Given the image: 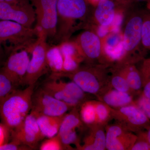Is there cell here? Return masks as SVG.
<instances>
[{"label": "cell", "instance_id": "cell-22", "mask_svg": "<svg viewBox=\"0 0 150 150\" xmlns=\"http://www.w3.org/2000/svg\"><path fill=\"white\" fill-rule=\"evenodd\" d=\"M48 67L52 74L61 72L63 71L64 58L59 47H50L47 54Z\"/></svg>", "mask_w": 150, "mask_h": 150}, {"label": "cell", "instance_id": "cell-33", "mask_svg": "<svg viewBox=\"0 0 150 150\" xmlns=\"http://www.w3.org/2000/svg\"><path fill=\"white\" fill-rule=\"evenodd\" d=\"M134 102L150 119V99L141 95Z\"/></svg>", "mask_w": 150, "mask_h": 150}, {"label": "cell", "instance_id": "cell-26", "mask_svg": "<svg viewBox=\"0 0 150 150\" xmlns=\"http://www.w3.org/2000/svg\"><path fill=\"white\" fill-rule=\"evenodd\" d=\"M109 84L112 88L134 95L125 77L121 71L113 74L109 77Z\"/></svg>", "mask_w": 150, "mask_h": 150}, {"label": "cell", "instance_id": "cell-39", "mask_svg": "<svg viewBox=\"0 0 150 150\" xmlns=\"http://www.w3.org/2000/svg\"><path fill=\"white\" fill-rule=\"evenodd\" d=\"M148 72L147 73V75H146V77H145V79H144L143 81L145 80L146 79H150V66L149 67V69L148 71Z\"/></svg>", "mask_w": 150, "mask_h": 150}, {"label": "cell", "instance_id": "cell-17", "mask_svg": "<svg viewBox=\"0 0 150 150\" xmlns=\"http://www.w3.org/2000/svg\"><path fill=\"white\" fill-rule=\"evenodd\" d=\"M42 88L56 99L67 103L71 108H79L82 103L70 96L59 83L57 79L50 77V79L43 83Z\"/></svg>", "mask_w": 150, "mask_h": 150}, {"label": "cell", "instance_id": "cell-15", "mask_svg": "<svg viewBox=\"0 0 150 150\" xmlns=\"http://www.w3.org/2000/svg\"><path fill=\"white\" fill-rule=\"evenodd\" d=\"M89 131L83 139V144L79 150H104L105 147V126L98 124L88 127Z\"/></svg>", "mask_w": 150, "mask_h": 150}, {"label": "cell", "instance_id": "cell-34", "mask_svg": "<svg viewBox=\"0 0 150 150\" xmlns=\"http://www.w3.org/2000/svg\"><path fill=\"white\" fill-rule=\"evenodd\" d=\"M31 149L29 147L22 144L16 141L12 140L9 143H5L0 146V150H18Z\"/></svg>", "mask_w": 150, "mask_h": 150}, {"label": "cell", "instance_id": "cell-30", "mask_svg": "<svg viewBox=\"0 0 150 150\" xmlns=\"http://www.w3.org/2000/svg\"><path fill=\"white\" fill-rule=\"evenodd\" d=\"M107 56L112 60H119L124 54L125 50L123 48V41L114 46L107 45L105 48Z\"/></svg>", "mask_w": 150, "mask_h": 150}, {"label": "cell", "instance_id": "cell-9", "mask_svg": "<svg viewBox=\"0 0 150 150\" xmlns=\"http://www.w3.org/2000/svg\"><path fill=\"white\" fill-rule=\"evenodd\" d=\"M72 108L65 103L50 95L42 88L33 92L30 112L58 116L64 115L70 108Z\"/></svg>", "mask_w": 150, "mask_h": 150}, {"label": "cell", "instance_id": "cell-14", "mask_svg": "<svg viewBox=\"0 0 150 150\" xmlns=\"http://www.w3.org/2000/svg\"><path fill=\"white\" fill-rule=\"evenodd\" d=\"M77 42L83 56L88 60L98 59L101 52V42L98 35L91 31H85L78 38Z\"/></svg>", "mask_w": 150, "mask_h": 150}, {"label": "cell", "instance_id": "cell-4", "mask_svg": "<svg viewBox=\"0 0 150 150\" xmlns=\"http://www.w3.org/2000/svg\"><path fill=\"white\" fill-rule=\"evenodd\" d=\"M50 77L56 79L64 77L69 78L86 93L93 95L96 97L110 87L109 77L103 73L86 67H79L71 72L52 74Z\"/></svg>", "mask_w": 150, "mask_h": 150}, {"label": "cell", "instance_id": "cell-35", "mask_svg": "<svg viewBox=\"0 0 150 150\" xmlns=\"http://www.w3.org/2000/svg\"><path fill=\"white\" fill-rule=\"evenodd\" d=\"M59 48L63 57L71 56L77 58L76 55V49L72 44L68 43H63Z\"/></svg>", "mask_w": 150, "mask_h": 150}, {"label": "cell", "instance_id": "cell-2", "mask_svg": "<svg viewBox=\"0 0 150 150\" xmlns=\"http://www.w3.org/2000/svg\"><path fill=\"white\" fill-rule=\"evenodd\" d=\"M39 30L11 21L0 20V41L8 56L18 50L31 53L39 37Z\"/></svg>", "mask_w": 150, "mask_h": 150}, {"label": "cell", "instance_id": "cell-19", "mask_svg": "<svg viewBox=\"0 0 150 150\" xmlns=\"http://www.w3.org/2000/svg\"><path fill=\"white\" fill-rule=\"evenodd\" d=\"M115 4L111 0H100L95 13L96 20L100 25L107 26L113 21L115 16Z\"/></svg>", "mask_w": 150, "mask_h": 150}, {"label": "cell", "instance_id": "cell-10", "mask_svg": "<svg viewBox=\"0 0 150 150\" xmlns=\"http://www.w3.org/2000/svg\"><path fill=\"white\" fill-rule=\"evenodd\" d=\"M29 52L20 50L11 53L7 57L2 69L16 87L22 85L30 59Z\"/></svg>", "mask_w": 150, "mask_h": 150}, {"label": "cell", "instance_id": "cell-28", "mask_svg": "<svg viewBox=\"0 0 150 150\" xmlns=\"http://www.w3.org/2000/svg\"><path fill=\"white\" fill-rule=\"evenodd\" d=\"M39 149L40 150H66L58 134L45 140L40 145Z\"/></svg>", "mask_w": 150, "mask_h": 150}, {"label": "cell", "instance_id": "cell-21", "mask_svg": "<svg viewBox=\"0 0 150 150\" xmlns=\"http://www.w3.org/2000/svg\"><path fill=\"white\" fill-rule=\"evenodd\" d=\"M121 72L125 77L133 94L139 91L143 87V80L136 68L133 66L129 67Z\"/></svg>", "mask_w": 150, "mask_h": 150}, {"label": "cell", "instance_id": "cell-12", "mask_svg": "<svg viewBox=\"0 0 150 150\" xmlns=\"http://www.w3.org/2000/svg\"><path fill=\"white\" fill-rule=\"evenodd\" d=\"M105 147L108 150H130L137 139V135L116 123L105 126Z\"/></svg>", "mask_w": 150, "mask_h": 150}, {"label": "cell", "instance_id": "cell-23", "mask_svg": "<svg viewBox=\"0 0 150 150\" xmlns=\"http://www.w3.org/2000/svg\"><path fill=\"white\" fill-rule=\"evenodd\" d=\"M80 115L84 124L88 127L96 123V113L93 100H86L79 107Z\"/></svg>", "mask_w": 150, "mask_h": 150}, {"label": "cell", "instance_id": "cell-13", "mask_svg": "<svg viewBox=\"0 0 150 150\" xmlns=\"http://www.w3.org/2000/svg\"><path fill=\"white\" fill-rule=\"evenodd\" d=\"M144 18L136 15L129 20L123 33V48L125 51H134L142 41V25Z\"/></svg>", "mask_w": 150, "mask_h": 150}, {"label": "cell", "instance_id": "cell-27", "mask_svg": "<svg viewBox=\"0 0 150 150\" xmlns=\"http://www.w3.org/2000/svg\"><path fill=\"white\" fill-rule=\"evenodd\" d=\"M58 135L66 150L74 149L70 146L71 144L76 145L77 150H79L80 147L81 145L76 130H71L61 135Z\"/></svg>", "mask_w": 150, "mask_h": 150}, {"label": "cell", "instance_id": "cell-38", "mask_svg": "<svg viewBox=\"0 0 150 150\" xmlns=\"http://www.w3.org/2000/svg\"><path fill=\"white\" fill-rule=\"evenodd\" d=\"M146 132L148 140L150 143V125L147 129V131H146Z\"/></svg>", "mask_w": 150, "mask_h": 150}, {"label": "cell", "instance_id": "cell-18", "mask_svg": "<svg viewBox=\"0 0 150 150\" xmlns=\"http://www.w3.org/2000/svg\"><path fill=\"white\" fill-rule=\"evenodd\" d=\"M32 112L36 117L38 124L44 138H51L58 134L65 114L61 116H54Z\"/></svg>", "mask_w": 150, "mask_h": 150}, {"label": "cell", "instance_id": "cell-3", "mask_svg": "<svg viewBox=\"0 0 150 150\" xmlns=\"http://www.w3.org/2000/svg\"><path fill=\"white\" fill-rule=\"evenodd\" d=\"M87 9L85 0H58L57 29L54 41L64 43L70 36L75 22L83 18Z\"/></svg>", "mask_w": 150, "mask_h": 150}, {"label": "cell", "instance_id": "cell-37", "mask_svg": "<svg viewBox=\"0 0 150 150\" xmlns=\"http://www.w3.org/2000/svg\"><path fill=\"white\" fill-rule=\"evenodd\" d=\"M8 131L4 125H0V146L5 144L6 138V132Z\"/></svg>", "mask_w": 150, "mask_h": 150}, {"label": "cell", "instance_id": "cell-7", "mask_svg": "<svg viewBox=\"0 0 150 150\" xmlns=\"http://www.w3.org/2000/svg\"><path fill=\"white\" fill-rule=\"evenodd\" d=\"M110 108L112 119L128 131L137 133L147 130L150 126L149 118L135 104Z\"/></svg>", "mask_w": 150, "mask_h": 150}, {"label": "cell", "instance_id": "cell-29", "mask_svg": "<svg viewBox=\"0 0 150 150\" xmlns=\"http://www.w3.org/2000/svg\"><path fill=\"white\" fill-rule=\"evenodd\" d=\"M137 138L130 150H150V143L146 132L144 131L137 133Z\"/></svg>", "mask_w": 150, "mask_h": 150}, {"label": "cell", "instance_id": "cell-20", "mask_svg": "<svg viewBox=\"0 0 150 150\" xmlns=\"http://www.w3.org/2000/svg\"><path fill=\"white\" fill-rule=\"evenodd\" d=\"M79 107H74L69 113L65 114L62 120L58 135L67 131L81 128L84 123L81 119Z\"/></svg>", "mask_w": 150, "mask_h": 150}, {"label": "cell", "instance_id": "cell-31", "mask_svg": "<svg viewBox=\"0 0 150 150\" xmlns=\"http://www.w3.org/2000/svg\"><path fill=\"white\" fill-rule=\"evenodd\" d=\"M141 42L145 48H150V15L147 18H144Z\"/></svg>", "mask_w": 150, "mask_h": 150}, {"label": "cell", "instance_id": "cell-8", "mask_svg": "<svg viewBox=\"0 0 150 150\" xmlns=\"http://www.w3.org/2000/svg\"><path fill=\"white\" fill-rule=\"evenodd\" d=\"M0 20L11 21L32 28L36 16L29 0H16L11 3L0 2Z\"/></svg>", "mask_w": 150, "mask_h": 150}, {"label": "cell", "instance_id": "cell-41", "mask_svg": "<svg viewBox=\"0 0 150 150\" xmlns=\"http://www.w3.org/2000/svg\"><path fill=\"white\" fill-rule=\"evenodd\" d=\"M92 1H98V2L99 1H100V0H92Z\"/></svg>", "mask_w": 150, "mask_h": 150}, {"label": "cell", "instance_id": "cell-36", "mask_svg": "<svg viewBox=\"0 0 150 150\" xmlns=\"http://www.w3.org/2000/svg\"><path fill=\"white\" fill-rule=\"evenodd\" d=\"M143 92L141 95L150 99V79L143 81Z\"/></svg>", "mask_w": 150, "mask_h": 150}, {"label": "cell", "instance_id": "cell-24", "mask_svg": "<svg viewBox=\"0 0 150 150\" xmlns=\"http://www.w3.org/2000/svg\"><path fill=\"white\" fill-rule=\"evenodd\" d=\"M93 101L96 113V123L105 126L112 119L110 108L102 101Z\"/></svg>", "mask_w": 150, "mask_h": 150}, {"label": "cell", "instance_id": "cell-5", "mask_svg": "<svg viewBox=\"0 0 150 150\" xmlns=\"http://www.w3.org/2000/svg\"><path fill=\"white\" fill-rule=\"evenodd\" d=\"M36 16V26L47 38L54 39L57 24L58 0H29Z\"/></svg>", "mask_w": 150, "mask_h": 150}, {"label": "cell", "instance_id": "cell-16", "mask_svg": "<svg viewBox=\"0 0 150 150\" xmlns=\"http://www.w3.org/2000/svg\"><path fill=\"white\" fill-rule=\"evenodd\" d=\"M97 98L98 100L113 108L135 104L133 95L128 93L119 91L110 87Z\"/></svg>", "mask_w": 150, "mask_h": 150}, {"label": "cell", "instance_id": "cell-1", "mask_svg": "<svg viewBox=\"0 0 150 150\" xmlns=\"http://www.w3.org/2000/svg\"><path fill=\"white\" fill-rule=\"evenodd\" d=\"M34 86L23 90L16 89L0 105V119L8 131L17 129L30 112Z\"/></svg>", "mask_w": 150, "mask_h": 150}, {"label": "cell", "instance_id": "cell-32", "mask_svg": "<svg viewBox=\"0 0 150 150\" xmlns=\"http://www.w3.org/2000/svg\"><path fill=\"white\" fill-rule=\"evenodd\" d=\"M63 58V72H71L79 68V60L78 58L71 56H64Z\"/></svg>", "mask_w": 150, "mask_h": 150}, {"label": "cell", "instance_id": "cell-25", "mask_svg": "<svg viewBox=\"0 0 150 150\" xmlns=\"http://www.w3.org/2000/svg\"><path fill=\"white\" fill-rule=\"evenodd\" d=\"M9 78L5 74L2 67L0 68V105L4 100L16 89Z\"/></svg>", "mask_w": 150, "mask_h": 150}, {"label": "cell", "instance_id": "cell-6", "mask_svg": "<svg viewBox=\"0 0 150 150\" xmlns=\"http://www.w3.org/2000/svg\"><path fill=\"white\" fill-rule=\"evenodd\" d=\"M47 39L46 35L40 31L38 39L31 51L32 57L22 85H35L38 79L47 71L49 68L47 54L50 48L47 44Z\"/></svg>", "mask_w": 150, "mask_h": 150}, {"label": "cell", "instance_id": "cell-40", "mask_svg": "<svg viewBox=\"0 0 150 150\" xmlns=\"http://www.w3.org/2000/svg\"><path fill=\"white\" fill-rule=\"evenodd\" d=\"M16 0H0V2L11 3Z\"/></svg>", "mask_w": 150, "mask_h": 150}, {"label": "cell", "instance_id": "cell-11", "mask_svg": "<svg viewBox=\"0 0 150 150\" xmlns=\"http://www.w3.org/2000/svg\"><path fill=\"white\" fill-rule=\"evenodd\" d=\"M11 132L12 140L27 146L31 149L35 148L38 142L44 138L35 115L31 112L26 116L22 124Z\"/></svg>", "mask_w": 150, "mask_h": 150}]
</instances>
